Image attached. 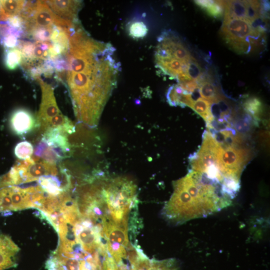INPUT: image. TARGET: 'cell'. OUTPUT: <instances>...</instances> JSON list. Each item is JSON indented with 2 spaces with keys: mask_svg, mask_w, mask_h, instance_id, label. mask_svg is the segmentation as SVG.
<instances>
[{
  "mask_svg": "<svg viewBox=\"0 0 270 270\" xmlns=\"http://www.w3.org/2000/svg\"><path fill=\"white\" fill-rule=\"evenodd\" d=\"M110 44L84 36L70 44L66 82L79 122L96 126L114 88L119 63Z\"/></svg>",
  "mask_w": 270,
  "mask_h": 270,
  "instance_id": "obj_1",
  "label": "cell"
},
{
  "mask_svg": "<svg viewBox=\"0 0 270 270\" xmlns=\"http://www.w3.org/2000/svg\"><path fill=\"white\" fill-rule=\"evenodd\" d=\"M58 174L56 164L32 156L18 162L7 174L2 176L0 178V186L38 182L42 177L57 176Z\"/></svg>",
  "mask_w": 270,
  "mask_h": 270,
  "instance_id": "obj_2",
  "label": "cell"
},
{
  "mask_svg": "<svg viewBox=\"0 0 270 270\" xmlns=\"http://www.w3.org/2000/svg\"><path fill=\"white\" fill-rule=\"evenodd\" d=\"M262 32L254 30L249 22L244 19L224 20L220 34L225 42L238 54L252 52V45Z\"/></svg>",
  "mask_w": 270,
  "mask_h": 270,
  "instance_id": "obj_3",
  "label": "cell"
},
{
  "mask_svg": "<svg viewBox=\"0 0 270 270\" xmlns=\"http://www.w3.org/2000/svg\"><path fill=\"white\" fill-rule=\"evenodd\" d=\"M251 155L249 149L240 145L220 144L216 154V164L225 177L240 180L241 174L251 158Z\"/></svg>",
  "mask_w": 270,
  "mask_h": 270,
  "instance_id": "obj_4",
  "label": "cell"
},
{
  "mask_svg": "<svg viewBox=\"0 0 270 270\" xmlns=\"http://www.w3.org/2000/svg\"><path fill=\"white\" fill-rule=\"evenodd\" d=\"M38 186H0V212H10L35 208Z\"/></svg>",
  "mask_w": 270,
  "mask_h": 270,
  "instance_id": "obj_5",
  "label": "cell"
},
{
  "mask_svg": "<svg viewBox=\"0 0 270 270\" xmlns=\"http://www.w3.org/2000/svg\"><path fill=\"white\" fill-rule=\"evenodd\" d=\"M42 90V101L36 116L37 126L42 134L48 122L56 116L62 113L57 105L52 87L40 77L36 78Z\"/></svg>",
  "mask_w": 270,
  "mask_h": 270,
  "instance_id": "obj_6",
  "label": "cell"
},
{
  "mask_svg": "<svg viewBox=\"0 0 270 270\" xmlns=\"http://www.w3.org/2000/svg\"><path fill=\"white\" fill-rule=\"evenodd\" d=\"M53 12L58 17L66 20L78 22L77 15L82 6L78 0H46Z\"/></svg>",
  "mask_w": 270,
  "mask_h": 270,
  "instance_id": "obj_7",
  "label": "cell"
},
{
  "mask_svg": "<svg viewBox=\"0 0 270 270\" xmlns=\"http://www.w3.org/2000/svg\"><path fill=\"white\" fill-rule=\"evenodd\" d=\"M19 250L18 246L9 236L0 234V270L16 266Z\"/></svg>",
  "mask_w": 270,
  "mask_h": 270,
  "instance_id": "obj_8",
  "label": "cell"
},
{
  "mask_svg": "<svg viewBox=\"0 0 270 270\" xmlns=\"http://www.w3.org/2000/svg\"><path fill=\"white\" fill-rule=\"evenodd\" d=\"M10 123L11 128L15 134L23 136L34 128L36 120L28 110L20 108L13 112L10 117Z\"/></svg>",
  "mask_w": 270,
  "mask_h": 270,
  "instance_id": "obj_9",
  "label": "cell"
},
{
  "mask_svg": "<svg viewBox=\"0 0 270 270\" xmlns=\"http://www.w3.org/2000/svg\"><path fill=\"white\" fill-rule=\"evenodd\" d=\"M247 14L246 0L225 1L224 20L246 19Z\"/></svg>",
  "mask_w": 270,
  "mask_h": 270,
  "instance_id": "obj_10",
  "label": "cell"
},
{
  "mask_svg": "<svg viewBox=\"0 0 270 270\" xmlns=\"http://www.w3.org/2000/svg\"><path fill=\"white\" fill-rule=\"evenodd\" d=\"M242 107L244 111L251 116L256 124L260 121L264 112V106L259 98L254 96L248 98L242 103Z\"/></svg>",
  "mask_w": 270,
  "mask_h": 270,
  "instance_id": "obj_11",
  "label": "cell"
},
{
  "mask_svg": "<svg viewBox=\"0 0 270 270\" xmlns=\"http://www.w3.org/2000/svg\"><path fill=\"white\" fill-rule=\"evenodd\" d=\"M194 2L209 16L214 18H220L224 14L225 1L194 0Z\"/></svg>",
  "mask_w": 270,
  "mask_h": 270,
  "instance_id": "obj_12",
  "label": "cell"
},
{
  "mask_svg": "<svg viewBox=\"0 0 270 270\" xmlns=\"http://www.w3.org/2000/svg\"><path fill=\"white\" fill-rule=\"evenodd\" d=\"M200 94L203 99L210 104L216 102L223 98L218 90L212 82L206 77L204 80L198 84Z\"/></svg>",
  "mask_w": 270,
  "mask_h": 270,
  "instance_id": "obj_13",
  "label": "cell"
},
{
  "mask_svg": "<svg viewBox=\"0 0 270 270\" xmlns=\"http://www.w3.org/2000/svg\"><path fill=\"white\" fill-rule=\"evenodd\" d=\"M190 107L200 116L207 124L214 119L211 112V104L203 98H198L194 100Z\"/></svg>",
  "mask_w": 270,
  "mask_h": 270,
  "instance_id": "obj_14",
  "label": "cell"
},
{
  "mask_svg": "<svg viewBox=\"0 0 270 270\" xmlns=\"http://www.w3.org/2000/svg\"><path fill=\"white\" fill-rule=\"evenodd\" d=\"M2 10L6 19L18 16L24 7V0H0Z\"/></svg>",
  "mask_w": 270,
  "mask_h": 270,
  "instance_id": "obj_15",
  "label": "cell"
},
{
  "mask_svg": "<svg viewBox=\"0 0 270 270\" xmlns=\"http://www.w3.org/2000/svg\"><path fill=\"white\" fill-rule=\"evenodd\" d=\"M34 154L36 156L52 163L56 164L61 160L56 152L42 140L36 147Z\"/></svg>",
  "mask_w": 270,
  "mask_h": 270,
  "instance_id": "obj_16",
  "label": "cell"
},
{
  "mask_svg": "<svg viewBox=\"0 0 270 270\" xmlns=\"http://www.w3.org/2000/svg\"><path fill=\"white\" fill-rule=\"evenodd\" d=\"M22 56L20 50L16 48H7L4 56V63L6 67L14 70L22 64Z\"/></svg>",
  "mask_w": 270,
  "mask_h": 270,
  "instance_id": "obj_17",
  "label": "cell"
},
{
  "mask_svg": "<svg viewBox=\"0 0 270 270\" xmlns=\"http://www.w3.org/2000/svg\"><path fill=\"white\" fill-rule=\"evenodd\" d=\"M234 123L236 130L241 134L248 133L254 124H256L252 116L246 112L237 118Z\"/></svg>",
  "mask_w": 270,
  "mask_h": 270,
  "instance_id": "obj_18",
  "label": "cell"
},
{
  "mask_svg": "<svg viewBox=\"0 0 270 270\" xmlns=\"http://www.w3.org/2000/svg\"><path fill=\"white\" fill-rule=\"evenodd\" d=\"M33 152V146L28 141L18 143L14 148V154L20 160H24L30 158Z\"/></svg>",
  "mask_w": 270,
  "mask_h": 270,
  "instance_id": "obj_19",
  "label": "cell"
},
{
  "mask_svg": "<svg viewBox=\"0 0 270 270\" xmlns=\"http://www.w3.org/2000/svg\"><path fill=\"white\" fill-rule=\"evenodd\" d=\"M129 34L134 38H142L148 33V28L146 24L142 22H132L129 27Z\"/></svg>",
  "mask_w": 270,
  "mask_h": 270,
  "instance_id": "obj_20",
  "label": "cell"
},
{
  "mask_svg": "<svg viewBox=\"0 0 270 270\" xmlns=\"http://www.w3.org/2000/svg\"><path fill=\"white\" fill-rule=\"evenodd\" d=\"M186 72L192 80L196 81L203 74L200 66L192 57L188 64Z\"/></svg>",
  "mask_w": 270,
  "mask_h": 270,
  "instance_id": "obj_21",
  "label": "cell"
},
{
  "mask_svg": "<svg viewBox=\"0 0 270 270\" xmlns=\"http://www.w3.org/2000/svg\"><path fill=\"white\" fill-rule=\"evenodd\" d=\"M178 85L184 90L191 94L199 90V86L198 82L193 80L178 84Z\"/></svg>",
  "mask_w": 270,
  "mask_h": 270,
  "instance_id": "obj_22",
  "label": "cell"
},
{
  "mask_svg": "<svg viewBox=\"0 0 270 270\" xmlns=\"http://www.w3.org/2000/svg\"><path fill=\"white\" fill-rule=\"evenodd\" d=\"M6 16H4V14H3L2 12L1 3H0V22L6 21Z\"/></svg>",
  "mask_w": 270,
  "mask_h": 270,
  "instance_id": "obj_23",
  "label": "cell"
}]
</instances>
